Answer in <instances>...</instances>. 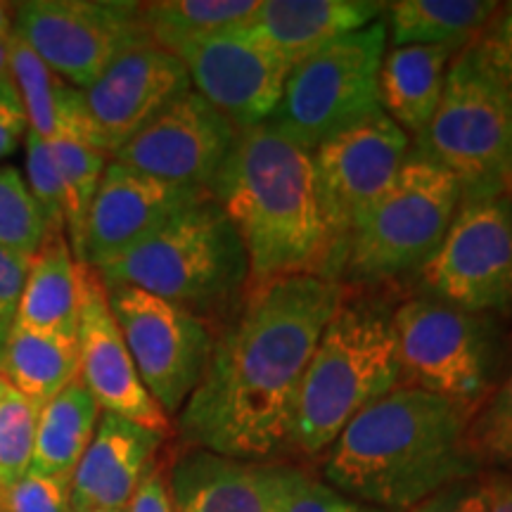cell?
I'll return each mask as SVG.
<instances>
[{
	"label": "cell",
	"mask_w": 512,
	"mask_h": 512,
	"mask_svg": "<svg viewBox=\"0 0 512 512\" xmlns=\"http://www.w3.org/2000/svg\"><path fill=\"white\" fill-rule=\"evenodd\" d=\"M342 299V283L318 275L249 287L216 332L202 380L176 415L183 444L249 463L290 453L299 387Z\"/></svg>",
	"instance_id": "obj_1"
},
{
	"label": "cell",
	"mask_w": 512,
	"mask_h": 512,
	"mask_svg": "<svg viewBox=\"0 0 512 512\" xmlns=\"http://www.w3.org/2000/svg\"><path fill=\"white\" fill-rule=\"evenodd\" d=\"M470 408L425 389H392L349 422L325 479L351 501L406 512L441 486L479 475L467 448Z\"/></svg>",
	"instance_id": "obj_2"
},
{
	"label": "cell",
	"mask_w": 512,
	"mask_h": 512,
	"mask_svg": "<svg viewBox=\"0 0 512 512\" xmlns=\"http://www.w3.org/2000/svg\"><path fill=\"white\" fill-rule=\"evenodd\" d=\"M247 249L252 285L287 275L330 273L311 152L268 124L245 128L209 183Z\"/></svg>",
	"instance_id": "obj_3"
},
{
	"label": "cell",
	"mask_w": 512,
	"mask_h": 512,
	"mask_svg": "<svg viewBox=\"0 0 512 512\" xmlns=\"http://www.w3.org/2000/svg\"><path fill=\"white\" fill-rule=\"evenodd\" d=\"M98 275L102 283L133 285L183 306L211 328L216 318L226 323L252 287L247 249L211 195L178 211Z\"/></svg>",
	"instance_id": "obj_4"
},
{
	"label": "cell",
	"mask_w": 512,
	"mask_h": 512,
	"mask_svg": "<svg viewBox=\"0 0 512 512\" xmlns=\"http://www.w3.org/2000/svg\"><path fill=\"white\" fill-rule=\"evenodd\" d=\"M399 384L394 309L375 299H342L299 387L290 451L320 456L356 415Z\"/></svg>",
	"instance_id": "obj_5"
},
{
	"label": "cell",
	"mask_w": 512,
	"mask_h": 512,
	"mask_svg": "<svg viewBox=\"0 0 512 512\" xmlns=\"http://www.w3.org/2000/svg\"><path fill=\"white\" fill-rule=\"evenodd\" d=\"M411 152L456 178L463 200L512 195V102L477 43L453 57L439 110Z\"/></svg>",
	"instance_id": "obj_6"
},
{
	"label": "cell",
	"mask_w": 512,
	"mask_h": 512,
	"mask_svg": "<svg viewBox=\"0 0 512 512\" xmlns=\"http://www.w3.org/2000/svg\"><path fill=\"white\" fill-rule=\"evenodd\" d=\"M460 202L456 178L408 152L389 190L351 228L339 278L375 285L420 273L444 242Z\"/></svg>",
	"instance_id": "obj_7"
},
{
	"label": "cell",
	"mask_w": 512,
	"mask_h": 512,
	"mask_svg": "<svg viewBox=\"0 0 512 512\" xmlns=\"http://www.w3.org/2000/svg\"><path fill=\"white\" fill-rule=\"evenodd\" d=\"M394 335L403 387L425 389L475 413L501 380L508 347L494 313L465 311L434 297L408 299L394 309Z\"/></svg>",
	"instance_id": "obj_8"
},
{
	"label": "cell",
	"mask_w": 512,
	"mask_h": 512,
	"mask_svg": "<svg viewBox=\"0 0 512 512\" xmlns=\"http://www.w3.org/2000/svg\"><path fill=\"white\" fill-rule=\"evenodd\" d=\"M387 38L382 17L294 64L283 98L266 124L313 152L320 143L368 119L380 110V67Z\"/></svg>",
	"instance_id": "obj_9"
},
{
	"label": "cell",
	"mask_w": 512,
	"mask_h": 512,
	"mask_svg": "<svg viewBox=\"0 0 512 512\" xmlns=\"http://www.w3.org/2000/svg\"><path fill=\"white\" fill-rule=\"evenodd\" d=\"M12 34L79 91L126 50L152 41L143 3L131 0H24L15 3Z\"/></svg>",
	"instance_id": "obj_10"
},
{
	"label": "cell",
	"mask_w": 512,
	"mask_h": 512,
	"mask_svg": "<svg viewBox=\"0 0 512 512\" xmlns=\"http://www.w3.org/2000/svg\"><path fill=\"white\" fill-rule=\"evenodd\" d=\"M102 285L140 380L171 420L202 380L214 349V328L183 306L140 287Z\"/></svg>",
	"instance_id": "obj_11"
},
{
	"label": "cell",
	"mask_w": 512,
	"mask_h": 512,
	"mask_svg": "<svg viewBox=\"0 0 512 512\" xmlns=\"http://www.w3.org/2000/svg\"><path fill=\"white\" fill-rule=\"evenodd\" d=\"M411 152V138L382 110L311 152L320 216L330 240V280L339 283L351 228L380 200Z\"/></svg>",
	"instance_id": "obj_12"
},
{
	"label": "cell",
	"mask_w": 512,
	"mask_h": 512,
	"mask_svg": "<svg viewBox=\"0 0 512 512\" xmlns=\"http://www.w3.org/2000/svg\"><path fill=\"white\" fill-rule=\"evenodd\" d=\"M420 280L430 297L475 313L512 309V195L463 200Z\"/></svg>",
	"instance_id": "obj_13"
},
{
	"label": "cell",
	"mask_w": 512,
	"mask_h": 512,
	"mask_svg": "<svg viewBox=\"0 0 512 512\" xmlns=\"http://www.w3.org/2000/svg\"><path fill=\"white\" fill-rule=\"evenodd\" d=\"M166 50L183 62L192 91L238 131L261 126L273 117L292 69L245 29L188 38Z\"/></svg>",
	"instance_id": "obj_14"
},
{
	"label": "cell",
	"mask_w": 512,
	"mask_h": 512,
	"mask_svg": "<svg viewBox=\"0 0 512 512\" xmlns=\"http://www.w3.org/2000/svg\"><path fill=\"white\" fill-rule=\"evenodd\" d=\"M238 133L230 119L200 93L188 91L159 112L112 159L166 183L209 192V183L221 169Z\"/></svg>",
	"instance_id": "obj_15"
},
{
	"label": "cell",
	"mask_w": 512,
	"mask_h": 512,
	"mask_svg": "<svg viewBox=\"0 0 512 512\" xmlns=\"http://www.w3.org/2000/svg\"><path fill=\"white\" fill-rule=\"evenodd\" d=\"M192 91L190 76L174 53L155 41L126 50L83 91L86 107L110 159L133 136Z\"/></svg>",
	"instance_id": "obj_16"
},
{
	"label": "cell",
	"mask_w": 512,
	"mask_h": 512,
	"mask_svg": "<svg viewBox=\"0 0 512 512\" xmlns=\"http://www.w3.org/2000/svg\"><path fill=\"white\" fill-rule=\"evenodd\" d=\"M79 380L98 401L100 411L114 413L147 430L171 434V420L140 380L136 363L107 302L98 271L83 264L79 311Z\"/></svg>",
	"instance_id": "obj_17"
},
{
	"label": "cell",
	"mask_w": 512,
	"mask_h": 512,
	"mask_svg": "<svg viewBox=\"0 0 512 512\" xmlns=\"http://www.w3.org/2000/svg\"><path fill=\"white\" fill-rule=\"evenodd\" d=\"M207 195L202 188L166 183L110 159L88 211L83 264L95 271L112 264L150 238L171 216Z\"/></svg>",
	"instance_id": "obj_18"
},
{
	"label": "cell",
	"mask_w": 512,
	"mask_h": 512,
	"mask_svg": "<svg viewBox=\"0 0 512 512\" xmlns=\"http://www.w3.org/2000/svg\"><path fill=\"white\" fill-rule=\"evenodd\" d=\"M164 441V434L102 411L72 475V510H126L147 472L157 465Z\"/></svg>",
	"instance_id": "obj_19"
},
{
	"label": "cell",
	"mask_w": 512,
	"mask_h": 512,
	"mask_svg": "<svg viewBox=\"0 0 512 512\" xmlns=\"http://www.w3.org/2000/svg\"><path fill=\"white\" fill-rule=\"evenodd\" d=\"M174 512H278V465L188 448L166 470Z\"/></svg>",
	"instance_id": "obj_20"
},
{
	"label": "cell",
	"mask_w": 512,
	"mask_h": 512,
	"mask_svg": "<svg viewBox=\"0 0 512 512\" xmlns=\"http://www.w3.org/2000/svg\"><path fill=\"white\" fill-rule=\"evenodd\" d=\"M387 3L373 0H261L245 31L294 67L339 38L384 17Z\"/></svg>",
	"instance_id": "obj_21"
},
{
	"label": "cell",
	"mask_w": 512,
	"mask_h": 512,
	"mask_svg": "<svg viewBox=\"0 0 512 512\" xmlns=\"http://www.w3.org/2000/svg\"><path fill=\"white\" fill-rule=\"evenodd\" d=\"M10 76L27 112L29 131L46 143L57 138L79 140L105 152L86 98L79 88L69 86L22 38L10 34ZM107 155V152H105Z\"/></svg>",
	"instance_id": "obj_22"
},
{
	"label": "cell",
	"mask_w": 512,
	"mask_h": 512,
	"mask_svg": "<svg viewBox=\"0 0 512 512\" xmlns=\"http://www.w3.org/2000/svg\"><path fill=\"white\" fill-rule=\"evenodd\" d=\"M81 271L64 233H50L31 256L15 325L46 335L76 337L81 311Z\"/></svg>",
	"instance_id": "obj_23"
},
{
	"label": "cell",
	"mask_w": 512,
	"mask_h": 512,
	"mask_svg": "<svg viewBox=\"0 0 512 512\" xmlns=\"http://www.w3.org/2000/svg\"><path fill=\"white\" fill-rule=\"evenodd\" d=\"M456 55L458 50L446 46H401L384 53L380 110L408 138L420 136L437 114Z\"/></svg>",
	"instance_id": "obj_24"
},
{
	"label": "cell",
	"mask_w": 512,
	"mask_h": 512,
	"mask_svg": "<svg viewBox=\"0 0 512 512\" xmlns=\"http://www.w3.org/2000/svg\"><path fill=\"white\" fill-rule=\"evenodd\" d=\"M503 5L496 0H399L387 3L392 48L446 46L463 50L479 41Z\"/></svg>",
	"instance_id": "obj_25"
},
{
	"label": "cell",
	"mask_w": 512,
	"mask_h": 512,
	"mask_svg": "<svg viewBox=\"0 0 512 512\" xmlns=\"http://www.w3.org/2000/svg\"><path fill=\"white\" fill-rule=\"evenodd\" d=\"M100 413L98 401L81 380L64 387L38 411L29 472L72 479L76 465L91 444Z\"/></svg>",
	"instance_id": "obj_26"
},
{
	"label": "cell",
	"mask_w": 512,
	"mask_h": 512,
	"mask_svg": "<svg viewBox=\"0 0 512 512\" xmlns=\"http://www.w3.org/2000/svg\"><path fill=\"white\" fill-rule=\"evenodd\" d=\"M0 373L41 411L64 387L79 380V337L46 335L12 325Z\"/></svg>",
	"instance_id": "obj_27"
},
{
	"label": "cell",
	"mask_w": 512,
	"mask_h": 512,
	"mask_svg": "<svg viewBox=\"0 0 512 512\" xmlns=\"http://www.w3.org/2000/svg\"><path fill=\"white\" fill-rule=\"evenodd\" d=\"M261 0H155L143 3V22L162 48L223 31L245 29Z\"/></svg>",
	"instance_id": "obj_28"
},
{
	"label": "cell",
	"mask_w": 512,
	"mask_h": 512,
	"mask_svg": "<svg viewBox=\"0 0 512 512\" xmlns=\"http://www.w3.org/2000/svg\"><path fill=\"white\" fill-rule=\"evenodd\" d=\"M50 155H53L57 176H60L64 192V233L76 259L83 264V235L95 192L100 188L110 155L79 140L57 138L50 140Z\"/></svg>",
	"instance_id": "obj_29"
},
{
	"label": "cell",
	"mask_w": 512,
	"mask_h": 512,
	"mask_svg": "<svg viewBox=\"0 0 512 512\" xmlns=\"http://www.w3.org/2000/svg\"><path fill=\"white\" fill-rule=\"evenodd\" d=\"M50 235L46 216L27 178L12 164L0 166V247L31 259Z\"/></svg>",
	"instance_id": "obj_30"
},
{
	"label": "cell",
	"mask_w": 512,
	"mask_h": 512,
	"mask_svg": "<svg viewBox=\"0 0 512 512\" xmlns=\"http://www.w3.org/2000/svg\"><path fill=\"white\" fill-rule=\"evenodd\" d=\"M467 448L479 467L512 463V358L467 425Z\"/></svg>",
	"instance_id": "obj_31"
},
{
	"label": "cell",
	"mask_w": 512,
	"mask_h": 512,
	"mask_svg": "<svg viewBox=\"0 0 512 512\" xmlns=\"http://www.w3.org/2000/svg\"><path fill=\"white\" fill-rule=\"evenodd\" d=\"M38 408L17 389L0 394V491L15 486L29 472L34 456Z\"/></svg>",
	"instance_id": "obj_32"
},
{
	"label": "cell",
	"mask_w": 512,
	"mask_h": 512,
	"mask_svg": "<svg viewBox=\"0 0 512 512\" xmlns=\"http://www.w3.org/2000/svg\"><path fill=\"white\" fill-rule=\"evenodd\" d=\"M278 512H363V505L304 470L278 465Z\"/></svg>",
	"instance_id": "obj_33"
},
{
	"label": "cell",
	"mask_w": 512,
	"mask_h": 512,
	"mask_svg": "<svg viewBox=\"0 0 512 512\" xmlns=\"http://www.w3.org/2000/svg\"><path fill=\"white\" fill-rule=\"evenodd\" d=\"M24 150H27V162H24L27 176L24 178H27L31 195H34L38 209L46 216L50 233H64V192L53 155H50V147L34 131H27Z\"/></svg>",
	"instance_id": "obj_34"
},
{
	"label": "cell",
	"mask_w": 512,
	"mask_h": 512,
	"mask_svg": "<svg viewBox=\"0 0 512 512\" xmlns=\"http://www.w3.org/2000/svg\"><path fill=\"white\" fill-rule=\"evenodd\" d=\"M0 505L8 512H74L72 479L27 472L15 486L0 491Z\"/></svg>",
	"instance_id": "obj_35"
},
{
	"label": "cell",
	"mask_w": 512,
	"mask_h": 512,
	"mask_svg": "<svg viewBox=\"0 0 512 512\" xmlns=\"http://www.w3.org/2000/svg\"><path fill=\"white\" fill-rule=\"evenodd\" d=\"M477 48L512 102V15L501 10L479 36Z\"/></svg>",
	"instance_id": "obj_36"
},
{
	"label": "cell",
	"mask_w": 512,
	"mask_h": 512,
	"mask_svg": "<svg viewBox=\"0 0 512 512\" xmlns=\"http://www.w3.org/2000/svg\"><path fill=\"white\" fill-rule=\"evenodd\" d=\"M406 512H486L484 479L475 475L441 486Z\"/></svg>",
	"instance_id": "obj_37"
},
{
	"label": "cell",
	"mask_w": 512,
	"mask_h": 512,
	"mask_svg": "<svg viewBox=\"0 0 512 512\" xmlns=\"http://www.w3.org/2000/svg\"><path fill=\"white\" fill-rule=\"evenodd\" d=\"M31 259L0 247V339L8 342Z\"/></svg>",
	"instance_id": "obj_38"
},
{
	"label": "cell",
	"mask_w": 512,
	"mask_h": 512,
	"mask_svg": "<svg viewBox=\"0 0 512 512\" xmlns=\"http://www.w3.org/2000/svg\"><path fill=\"white\" fill-rule=\"evenodd\" d=\"M29 131L27 112L19 98L12 76L0 79V162L15 155Z\"/></svg>",
	"instance_id": "obj_39"
},
{
	"label": "cell",
	"mask_w": 512,
	"mask_h": 512,
	"mask_svg": "<svg viewBox=\"0 0 512 512\" xmlns=\"http://www.w3.org/2000/svg\"><path fill=\"white\" fill-rule=\"evenodd\" d=\"M126 512H174V505H171L169 486H166V470L162 465H155L143 484L138 486L136 496L131 498Z\"/></svg>",
	"instance_id": "obj_40"
},
{
	"label": "cell",
	"mask_w": 512,
	"mask_h": 512,
	"mask_svg": "<svg viewBox=\"0 0 512 512\" xmlns=\"http://www.w3.org/2000/svg\"><path fill=\"white\" fill-rule=\"evenodd\" d=\"M486 489V512H512V477L491 472L482 477Z\"/></svg>",
	"instance_id": "obj_41"
},
{
	"label": "cell",
	"mask_w": 512,
	"mask_h": 512,
	"mask_svg": "<svg viewBox=\"0 0 512 512\" xmlns=\"http://www.w3.org/2000/svg\"><path fill=\"white\" fill-rule=\"evenodd\" d=\"M12 12H15V3H0V38L12 34Z\"/></svg>",
	"instance_id": "obj_42"
},
{
	"label": "cell",
	"mask_w": 512,
	"mask_h": 512,
	"mask_svg": "<svg viewBox=\"0 0 512 512\" xmlns=\"http://www.w3.org/2000/svg\"><path fill=\"white\" fill-rule=\"evenodd\" d=\"M8 38H0V79H8V76H10V43H8Z\"/></svg>",
	"instance_id": "obj_43"
},
{
	"label": "cell",
	"mask_w": 512,
	"mask_h": 512,
	"mask_svg": "<svg viewBox=\"0 0 512 512\" xmlns=\"http://www.w3.org/2000/svg\"><path fill=\"white\" fill-rule=\"evenodd\" d=\"M10 387V384H8V380H5V377H3V373H0V394H3L5 392V389H8Z\"/></svg>",
	"instance_id": "obj_44"
},
{
	"label": "cell",
	"mask_w": 512,
	"mask_h": 512,
	"mask_svg": "<svg viewBox=\"0 0 512 512\" xmlns=\"http://www.w3.org/2000/svg\"><path fill=\"white\" fill-rule=\"evenodd\" d=\"M363 512H392V510H382V508H370V505H363Z\"/></svg>",
	"instance_id": "obj_45"
},
{
	"label": "cell",
	"mask_w": 512,
	"mask_h": 512,
	"mask_svg": "<svg viewBox=\"0 0 512 512\" xmlns=\"http://www.w3.org/2000/svg\"><path fill=\"white\" fill-rule=\"evenodd\" d=\"M3 349H5V342L0 339V361H3Z\"/></svg>",
	"instance_id": "obj_46"
},
{
	"label": "cell",
	"mask_w": 512,
	"mask_h": 512,
	"mask_svg": "<svg viewBox=\"0 0 512 512\" xmlns=\"http://www.w3.org/2000/svg\"><path fill=\"white\" fill-rule=\"evenodd\" d=\"M91 512H126V510H91Z\"/></svg>",
	"instance_id": "obj_47"
},
{
	"label": "cell",
	"mask_w": 512,
	"mask_h": 512,
	"mask_svg": "<svg viewBox=\"0 0 512 512\" xmlns=\"http://www.w3.org/2000/svg\"><path fill=\"white\" fill-rule=\"evenodd\" d=\"M0 512H8V510H5V508H3V505H0Z\"/></svg>",
	"instance_id": "obj_48"
}]
</instances>
